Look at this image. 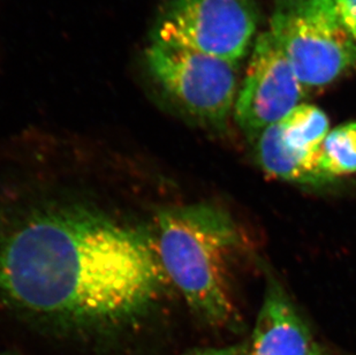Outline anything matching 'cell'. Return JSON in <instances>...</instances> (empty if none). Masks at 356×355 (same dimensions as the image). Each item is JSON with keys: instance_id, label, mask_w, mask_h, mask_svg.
Returning <instances> with one entry per match:
<instances>
[{"instance_id": "obj_1", "label": "cell", "mask_w": 356, "mask_h": 355, "mask_svg": "<svg viewBox=\"0 0 356 355\" xmlns=\"http://www.w3.org/2000/svg\"><path fill=\"white\" fill-rule=\"evenodd\" d=\"M168 281L155 231L92 202L42 196L0 207V306L68 331L150 315Z\"/></svg>"}, {"instance_id": "obj_2", "label": "cell", "mask_w": 356, "mask_h": 355, "mask_svg": "<svg viewBox=\"0 0 356 355\" xmlns=\"http://www.w3.org/2000/svg\"><path fill=\"white\" fill-rule=\"evenodd\" d=\"M155 235L166 277L193 314L218 328L236 322L233 269L248 242L232 216L211 203L175 205L159 212Z\"/></svg>"}, {"instance_id": "obj_3", "label": "cell", "mask_w": 356, "mask_h": 355, "mask_svg": "<svg viewBox=\"0 0 356 355\" xmlns=\"http://www.w3.org/2000/svg\"><path fill=\"white\" fill-rule=\"evenodd\" d=\"M269 31L306 90L356 70V42L332 0H280Z\"/></svg>"}, {"instance_id": "obj_4", "label": "cell", "mask_w": 356, "mask_h": 355, "mask_svg": "<svg viewBox=\"0 0 356 355\" xmlns=\"http://www.w3.org/2000/svg\"><path fill=\"white\" fill-rule=\"evenodd\" d=\"M147 66L165 102L187 120L211 131L227 126L238 93V65L152 40Z\"/></svg>"}, {"instance_id": "obj_5", "label": "cell", "mask_w": 356, "mask_h": 355, "mask_svg": "<svg viewBox=\"0 0 356 355\" xmlns=\"http://www.w3.org/2000/svg\"><path fill=\"white\" fill-rule=\"evenodd\" d=\"M257 24L256 0H168L156 24L154 40L238 65Z\"/></svg>"}, {"instance_id": "obj_6", "label": "cell", "mask_w": 356, "mask_h": 355, "mask_svg": "<svg viewBox=\"0 0 356 355\" xmlns=\"http://www.w3.org/2000/svg\"><path fill=\"white\" fill-rule=\"evenodd\" d=\"M307 90L270 31L256 38L248 68L234 105V119L248 138L287 116L306 97Z\"/></svg>"}, {"instance_id": "obj_7", "label": "cell", "mask_w": 356, "mask_h": 355, "mask_svg": "<svg viewBox=\"0 0 356 355\" xmlns=\"http://www.w3.org/2000/svg\"><path fill=\"white\" fill-rule=\"evenodd\" d=\"M247 355H322L302 316L276 279L270 277Z\"/></svg>"}, {"instance_id": "obj_8", "label": "cell", "mask_w": 356, "mask_h": 355, "mask_svg": "<svg viewBox=\"0 0 356 355\" xmlns=\"http://www.w3.org/2000/svg\"><path fill=\"white\" fill-rule=\"evenodd\" d=\"M256 150L261 168L270 177L316 187L332 182L321 170L319 150H302L289 145L273 125L259 135Z\"/></svg>"}, {"instance_id": "obj_9", "label": "cell", "mask_w": 356, "mask_h": 355, "mask_svg": "<svg viewBox=\"0 0 356 355\" xmlns=\"http://www.w3.org/2000/svg\"><path fill=\"white\" fill-rule=\"evenodd\" d=\"M273 125L289 145L308 151L319 150L330 132L325 112L315 105L303 103Z\"/></svg>"}, {"instance_id": "obj_10", "label": "cell", "mask_w": 356, "mask_h": 355, "mask_svg": "<svg viewBox=\"0 0 356 355\" xmlns=\"http://www.w3.org/2000/svg\"><path fill=\"white\" fill-rule=\"evenodd\" d=\"M319 166L331 180L356 173V120L333 128L318 152Z\"/></svg>"}, {"instance_id": "obj_11", "label": "cell", "mask_w": 356, "mask_h": 355, "mask_svg": "<svg viewBox=\"0 0 356 355\" xmlns=\"http://www.w3.org/2000/svg\"><path fill=\"white\" fill-rule=\"evenodd\" d=\"M340 20L356 42V0H332Z\"/></svg>"}, {"instance_id": "obj_12", "label": "cell", "mask_w": 356, "mask_h": 355, "mask_svg": "<svg viewBox=\"0 0 356 355\" xmlns=\"http://www.w3.org/2000/svg\"><path fill=\"white\" fill-rule=\"evenodd\" d=\"M238 347H222V349H196L186 355H238Z\"/></svg>"}, {"instance_id": "obj_13", "label": "cell", "mask_w": 356, "mask_h": 355, "mask_svg": "<svg viewBox=\"0 0 356 355\" xmlns=\"http://www.w3.org/2000/svg\"><path fill=\"white\" fill-rule=\"evenodd\" d=\"M238 355H247V354H245V353H240V354H238Z\"/></svg>"}, {"instance_id": "obj_14", "label": "cell", "mask_w": 356, "mask_h": 355, "mask_svg": "<svg viewBox=\"0 0 356 355\" xmlns=\"http://www.w3.org/2000/svg\"><path fill=\"white\" fill-rule=\"evenodd\" d=\"M0 355H3V354H0Z\"/></svg>"}]
</instances>
